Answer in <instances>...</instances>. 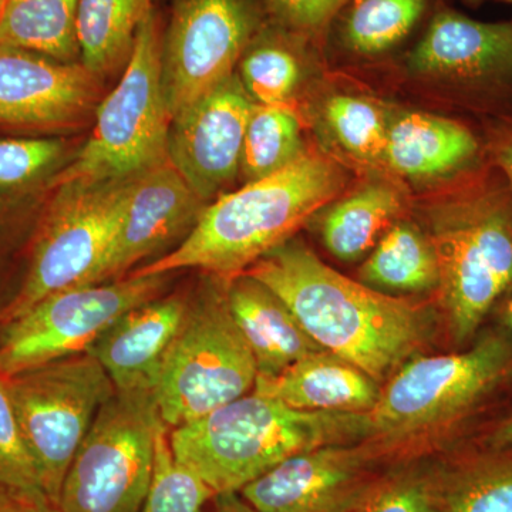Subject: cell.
<instances>
[{
  "instance_id": "obj_1",
  "label": "cell",
  "mask_w": 512,
  "mask_h": 512,
  "mask_svg": "<svg viewBox=\"0 0 512 512\" xmlns=\"http://www.w3.org/2000/svg\"><path fill=\"white\" fill-rule=\"evenodd\" d=\"M244 274L275 292L323 349L365 370L382 386L433 332L426 308L339 274L295 238Z\"/></svg>"
},
{
  "instance_id": "obj_2",
  "label": "cell",
  "mask_w": 512,
  "mask_h": 512,
  "mask_svg": "<svg viewBox=\"0 0 512 512\" xmlns=\"http://www.w3.org/2000/svg\"><path fill=\"white\" fill-rule=\"evenodd\" d=\"M346 184L348 174L342 165L318 151H306L278 173L222 194L207 205L194 229L173 251L128 275L200 269L228 281L293 238L340 197Z\"/></svg>"
},
{
  "instance_id": "obj_3",
  "label": "cell",
  "mask_w": 512,
  "mask_h": 512,
  "mask_svg": "<svg viewBox=\"0 0 512 512\" xmlns=\"http://www.w3.org/2000/svg\"><path fill=\"white\" fill-rule=\"evenodd\" d=\"M421 214L439 261L436 293L447 335L464 349L512 292V192L490 164L444 185Z\"/></svg>"
},
{
  "instance_id": "obj_4",
  "label": "cell",
  "mask_w": 512,
  "mask_h": 512,
  "mask_svg": "<svg viewBox=\"0 0 512 512\" xmlns=\"http://www.w3.org/2000/svg\"><path fill=\"white\" fill-rule=\"evenodd\" d=\"M370 436V413L302 412L254 392L170 429L177 460L215 495L239 493L296 454Z\"/></svg>"
},
{
  "instance_id": "obj_5",
  "label": "cell",
  "mask_w": 512,
  "mask_h": 512,
  "mask_svg": "<svg viewBox=\"0 0 512 512\" xmlns=\"http://www.w3.org/2000/svg\"><path fill=\"white\" fill-rule=\"evenodd\" d=\"M508 384L512 333L504 325L458 352L413 356L383 384L367 441L386 466L421 458L429 441L468 423Z\"/></svg>"
},
{
  "instance_id": "obj_6",
  "label": "cell",
  "mask_w": 512,
  "mask_h": 512,
  "mask_svg": "<svg viewBox=\"0 0 512 512\" xmlns=\"http://www.w3.org/2000/svg\"><path fill=\"white\" fill-rule=\"evenodd\" d=\"M164 29L154 6L138 29L123 77L97 107L92 136L50 188L126 180L167 160L173 120L163 86Z\"/></svg>"
},
{
  "instance_id": "obj_7",
  "label": "cell",
  "mask_w": 512,
  "mask_h": 512,
  "mask_svg": "<svg viewBox=\"0 0 512 512\" xmlns=\"http://www.w3.org/2000/svg\"><path fill=\"white\" fill-rule=\"evenodd\" d=\"M258 369L229 311L224 279L190 296L161 365L154 397L170 429L184 426L254 390Z\"/></svg>"
},
{
  "instance_id": "obj_8",
  "label": "cell",
  "mask_w": 512,
  "mask_h": 512,
  "mask_svg": "<svg viewBox=\"0 0 512 512\" xmlns=\"http://www.w3.org/2000/svg\"><path fill=\"white\" fill-rule=\"evenodd\" d=\"M133 178L53 188L33 237L25 279L0 309L2 328L47 296L90 284L119 231Z\"/></svg>"
},
{
  "instance_id": "obj_9",
  "label": "cell",
  "mask_w": 512,
  "mask_h": 512,
  "mask_svg": "<svg viewBox=\"0 0 512 512\" xmlns=\"http://www.w3.org/2000/svg\"><path fill=\"white\" fill-rule=\"evenodd\" d=\"M161 423L154 392L110 397L70 464L57 510L140 512L153 476Z\"/></svg>"
},
{
  "instance_id": "obj_10",
  "label": "cell",
  "mask_w": 512,
  "mask_h": 512,
  "mask_svg": "<svg viewBox=\"0 0 512 512\" xmlns=\"http://www.w3.org/2000/svg\"><path fill=\"white\" fill-rule=\"evenodd\" d=\"M6 383L43 490L57 507L70 464L116 387L87 352L26 370Z\"/></svg>"
},
{
  "instance_id": "obj_11",
  "label": "cell",
  "mask_w": 512,
  "mask_h": 512,
  "mask_svg": "<svg viewBox=\"0 0 512 512\" xmlns=\"http://www.w3.org/2000/svg\"><path fill=\"white\" fill-rule=\"evenodd\" d=\"M168 281L170 274L127 275L111 284L73 286L47 296L3 326L0 377L87 352L124 313L161 296Z\"/></svg>"
},
{
  "instance_id": "obj_12",
  "label": "cell",
  "mask_w": 512,
  "mask_h": 512,
  "mask_svg": "<svg viewBox=\"0 0 512 512\" xmlns=\"http://www.w3.org/2000/svg\"><path fill=\"white\" fill-rule=\"evenodd\" d=\"M406 67L484 119L512 114V20L483 22L440 3Z\"/></svg>"
},
{
  "instance_id": "obj_13",
  "label": "cell",
  "mask_w": 512,
  "mask_h": 512,
  "mask_svg": "<svg viewBox=\"0 0 512 512\" xmlns=\"http://www.w3.org/2000/svg\"><path fill=\"white\" fill-rule=\"evenodd\" d=\"M265 22L261 0H173L163 42L171 120L235 73Z\"/></svg>"
},
{
  "instance_id": "obj_14",
  "label": "cell",
  "mask_w": 512,
  "mask_h": 512,
  "mask_svg": "<svg viewBox=\"0 0 512 512\" xmlns=\"http://www.w3.org/2000/svg\"><path fill=\"white\" fill-rule=\"evenodd\" d=\"M387 468L370 441L335 444L286 458L238 494L258 512H356Z\"/></svg>"
},
{
  "instance_id": "obj_15",
  "label": "cell",
  "mask_w": 512,
  "mask_h": 512,
  "mask_svg": "<svg viewBox=\"0 0 512 512\" xmlns=\"http://www.w3.org/2000/svg\"><path fill=\"white\" fill-rule=\"evenodd\" d=\"M254 103L235 72L171 121L168 158L207 204L238 177Z\"/></svg>"
},
{
  "instance_id": "obj_16",
  "label": "cell",
  "mask_w": 512,
  "mask_h": 512,
  "mask_svg": "<svg viewBox=\"0 0 512 512\" xmlns=\"http://www.w3.org/2000/svg\"><path fill=\"white\" fill-rule=\"evenodd\" d=\"M100 103L101 77L82 63L0 46V126L67 130L96 116Z\"/></svg>"
},
{
  "instance_id": "obj_17",
  "label": "cell",
  "mask_w": 512,
  "mask_h": 512,
  "mask_svg": "<svg viewBox=\"0 0 512 512\" xmlns=\"http://www.w3.org/2000/svg\"><path fill=\"white\" fill-rule=\"evenodd\" d=\"M207 205L170 158L136 175L131 180L119 231L89 285L124 278L144 259L177 241L183 242Z\"/></svg>"
},
{
  "instance_id": "obj_18",
  "label": "cell",
  "mask_w": 512,
  "mask_h": 512,
  "mask_svg": "<svg viewBox=\"0 0 512 512\" xmlns=\"http://www.w3.org/2000/svg\"><path fill=\"white\" fill-rule=\"evenodd\" d=\"M383 163L413 183L436 181L443 187L490 165L481 130L423 111H402L389 119Z\"/></svg>"
},
{
  "instance_id": "obj_19",
  "label": "cell",
  "mask_w": 512,
  "mask_h": 512,
  "mask_svg": "<svg viewBox=\"0 0 512 512\" xmlns=\"http://www.w3.org/2000/svg\"><path fill=\"white\" fill-rule=\"evenodd\" d=\"M190 296H158L124 313L87 353L106 370L117 392H154L158 373L187 312Z\"/></svg>"
},
{
  "instance_id": "obj_20",
  "label": "cell",
  "mask_w": 512,
  "mask_h": 512,
  "mask_svg": "<svg viewBox=\"0 0 512 512\" xmlns=\"http://www.w3.org/2000/svg\"><path fill=\"white\" fill-rule=\"evenodd\" d=\"M252 392L302 412L370 413L379 402L382 384L349 360L320 350L279 375L256 376Z\"/></svg>"
},
{
  "instance_id": "obj_21",
  "label": "cell",
  "mask_w": 512,
  "mask_h": 512,
  "mask_svg": "<svg viewBox=\"0 0 512 512\" xmlns=\"http://www.w3.org/2000/svg\"><path fill=\"white\" fill-rule=\"evenodd\" d=\"M225 295L232 318L254 355L258 375H279L303 357L325 350L289 306L252 276L241 274L225 281Z\"/></svg>"
},
{
  "instance_id": "obj_22",
  "label": "cell",
  "mask_w": 512,
  "mask_h": 512,
  "mask_svg": "<svg viewBox=\"0 0 512 512\" xmlns=\"http://www.w3.org/2000/svg\"><path fill=\"white\" fill-rule=\"evenodd\" d=\"M406 198L390 181L373 180L352 194L336 198L312 218L320 241L343 262L370 254L394 222L400 220Z\"/></svg>"
},
{
  "instance_id": "obj_23",
  "label": "cell",
  "mask_w": 512,
  "mask_h": 512,
  "mask_svg": "<svg viewBox=\"0 0 512 512\" xmlns=\"http://www.w3.org/2000/svg\"><path fill=\"white\" fill-rule=\"evenodd\" d=\"M440 3L433 0H350L328 30L325 46L357 59L390 55L426 29Z\"/></svg>"
},
{
  "instance_id": "obj_24",
  "label": "cell",
  "mask_w": 512,
  "mask_h": 512,
  "mask_svg": "<svg viewBox=\"0 0 512 512\" xmlns=\"http://www.w3.org/2000/svg\"><path fill=\"white\" fill-rule=\"evenodd\" d=\"M443 512H512V444L470 443L437 460Z\"/></svg>"
},
{
  "instance_id": "obj_25",
  "label": "cell",
  "mask_w": 512,
  "mask_h": 512,
  "mask_svg": "<svg viewBox=\"0 0 512 512\" xmlns=\"http://www.w3.org/2000/svg\"><path fill=\"white\" fill-rule=\"evenodd\" d=\"M359 282L387 293L436 291L440 268L436 249L416 222H394L359 269Z\"/></svg>"
},
{
  "instance_id": "obj_26",
  "label": "cell",
  "mask_w": 512,
  "mask_h": 512,
  "mask_svg": "<svg viewBox=\"0 0 512 512\" xmlns=\"http://www.w3.org/2000/svg\"><path fill=\"white\" fill-rule=\"evenodd\" d=\"M311 49L322 47L266 19L238 64L249 97L265 106L288 107Z\"/></svg>"
},
{
  "instance_id": "obj_27",
  "label": "cell",
  "mask_w": 512,
  "mask_h": 512,
  "mask_svg": "<svg viewBox=\"0 0 512 512\" xmlns=\"http://www.w3.org/2000/svg\"><path fill=\"white\" fill-rule=\"evenodd\" d=\"M154 6V0H80V63L99 77L126 67L138 29Z\"/></svg>"
},
{
  "instance_id": "obj_28",
  "label": "cell",
  "mask_w": 512,
  "mask_h": 512,
  "mask_svg": "<svg viewBox=\"0 0 512 512\" xmlns=\"http://www.w3.org/2000/svg\"><path fill=\"white\" fill-rule=\"evenodd\" d=\"M80 0H10L0 22V46L80 62L77 12Z\"/></svg>"
},
{
  "instance_id": "obj_29",
  "label": "cell",
  "mask_w": 512,
  "mask_h": 512,
  "mask_svg": "<svg viewBox=\"0 0 512 512\" xmlns=\"http://www.w3.org/2000/svg\"><path fill=\"white\" fill-rule=\"evenodd\" d=\"M305 153L301 124L289 107L254 103L239 165L245 183L278 173Z\"/></svg>"
},
{
  "instance_id": "obj_30",
  "label": "cell",
  "mask_w": 512,
  "mask_h": 512,
  "mask_svg": "<svg viewBox=\"0 0 512 512\" xmlns=\"http://www.w3.org/2000/svg\"><path fill=\"white\" fill-rule=\"evenodd\" d=\"M330 136L350 157L365 164L383 163L389 119L365 97L336 94L323 106Z\"/></svg>"
},
{
  "instance_id": "obj_31",
  "label": "cell",
  "mask_w": 512,
  "mask_h": 512,
  "mask_svg": "<svg viewBox=\"0 0 512 512\" xmlns=\"http://www.w3.org/2000/svg\"><path fill=\"white\" fill-rule=\"evenodd\" d=\"M217 497L194 471L175 457L170 427L161 423L156 437L153 476L140 512H205Z\"/></svg>"
},
{
  "instance_id": "obj_32",
  "label": "cell",
  "mask_w": 512,
  "mask_h": 512,
  "mask_svg": "<svg viewBox=\"0 0 512 512\" xmlns=\"http://www.w3.org/2000/svg\"><path fill=\"white\" fill-rule=\"evenodd\" d=\"M356 512H443L437 461L393 464Z\"/></svg>"
},
{
  "instance_id": "obj_33",
  "label": "cell",
  "mask_w": 512,
  "mask_h": 512,
  "mask_svg": "<svg viewBox=\"0 0 512 512\" xmlns=\"http://www.w3.org/2000/svg\"><path fill=\"white\" fill-rule=\"evenodd\" d=\"M0 487L46 495L3 377H0Z\"/></svg>"
},
{
  "instance_id": "obj_34",
  "label": "cell",
  "mask_w": 512,
  "mask_h": 512,
  "mask_svg": "<svg viewBox=\"0 0 512 512\" xmlns=\"http://www.w3.org/2000/svg\"><path fill=\"white\" fill-rule=\"evenodd\" d=\"M60 138H2L0 191L19 190L35 183L64 153Z\"/></svg>"
},
{
  "instance_id": "obj_35",
  "label": "cell",
  "mask_w": 512,
  "mask_h": 512,
  "mask_svg": "<svg viewBox=\"0 0 512 512\" xmlns=\"http://www.w3.org/2000/svg\"><path fill=\"white\" fill-rule=\"evenodd\" d=\"M350 0H261L266 19L325 47L330 25Z\"/></svg>"
},
{
  "instance_id": "obj_36",
  "label": "cell",
  "mask_w": 512,
  "mask_h": 512,
  "mask_svg": "<svg viewBox=\"0 0 512 512\" xmlns=\"http://www.w3.org/2000/svg\"><path fill=\"white\" fill-rule=\"evenodd\" d=\"M481 133L488 161L500 171L512 192V114L484 119Z\"/></svg>"
},
{
  "instance_id": "obj_37",
  "label": "cell",
  "mask_w": 512,
  "mask_h": 512,
  "mask_svg": "<svg viewBox=\"0 0 512 512\" xmlns=\"http://www.w3.org/2000/svg\"><path fill=\"white\" fill-rule=\"evenodd\" d=\"M0 512H59L45 494L23 493L0 487Z\"/></svg>"
},
{
  "instance_id": "obj_38",
  "label": "cell",
  "mask_w": 512,
  "mask_h": 512,
  "mask_svg": "<svg viewBox=\"0 0 512 512\" xmlns=\"http://www.w3.org/2000/svg\"><path fill=\"white\" fill-rule=\"evenodd\" d=\"M471 443L503 447L512 444V406L495 419L487 421Z\"/></svg>"
},
{
  "instance_id": "obj_39",
  "label": "cell",
  "mask_w": 512,
  "mask_h": 512,
  "mask_svg": "<svg viewBox=\"0 0 512 512\" xmlns=\"http://www.w3.org/2000/svg\"><path fill=\"white\" fill-rule=\"evenodd\" d=\"M214 504V512H258L238 493L217 495Z\"/></svg>"
},
{
  "instance_id": "obj_40",
  "label": "cell",
  "mask_w": 512,
  "mask_h": 512,
  "mask_svg": "<svg viewBox=\"0 0 512 512\" xmlns=\"http://www.w3.org/2000/svg\"><path fill=\"white\" fill-rule=\"evenodd\" d=\"M500 306L503 308V312H501L503 325L512 333V292L504 299Z\"/></svg>"
},
{
  "instance_id": "obj_41",
  "label": "cell",
  "mask_w": 512,
  "mask_h": 512,
  "mask_svg": "<svg viewBox=\"0 0 512 512\" xmlns=\"http://www.w3.org/2000/svg\"><path fill=\"white\" fill-rule=\"evenodd\" d=\"M461 2H463L464 5L468 6V8L477 9L480 8L481 5H483L485 0H461Z\"/></svg>"
},
{
  "instance_id": "obj_42",
  "label": "cell",
  "mask_w": 512,
  "mask_h": 512,
  "mask_svg": "<svg viewBox=\"0 0 512 512\" xmlns=\"http://www.w3.org/2000/svg\"><path fill=\"white\" fill-rule=\"evenodd\" d=\"M10 0H0V22H2L3 15H5L6 9H8Z\"/></svg>"
},
{
  "instance_id": "obj_43",
  "label": "cell",
  "mask_w": 512,
  "mask_h": 512,
  "mask_svg": "<svg viewBox=\"0 0 512 512\" xmlns=\"http://www.w3.org/2000/svg\"><path fill=\"white\" fill-rule=\"evenodd\" d=\"M495 2L507 3V5H512V0H495Z\"/></svg>"
},
{
  "instance_id": "obj_44",
  "label": "cell",
  "mask_w": 512,
  "mask_h": 512,
  "mask_svg": "<svg viewBox=\"0 0 512 512\" xmlns=\"http://www.w3.org/2000/svg\"><path fill=\"white\" fill-rule=\"evenodd\" d=\"M60 512V511H59Z\"/></svg>"
}]
</instances>
